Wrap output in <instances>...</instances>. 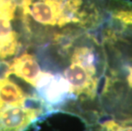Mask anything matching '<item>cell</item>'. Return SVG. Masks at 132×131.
Wrapping results in <instances>:
<instances>
[{
	"label": "cell",
	"instance_id": "1",
	"mask_svg": "<svg viewBox=\"0 0 132 131\" xmlns=\"http://www.w3.org/2000/svg\"><path fill=\"white\" fill-rule=\"evenodd\" d=\"M21 37L39 46L57 36L99 30L108 19V0H18Z\"/></svg>",
	"mask_w": 132,
	"mask_h": 131
},
{
	"label": "cell",
	"instance_id": "2",
	"mask_svg": "<svg viewBox=\"0 0 132 131\" xmlns=\"http://www.w3.org/2000/svg\"><path fill=\"white\" fill-rule=\"evenodd\" d=\"M100 37L105 66L98 98L99 115L132 119V27L108 18Z\"/></svg>",
	"mask_w": 132,
	"mask_h": 131
},
{
	"label": "cell",
	"instance_id": "3",
	"mask_svg": "<svg viewBox=\"0 0 132 131\" xmlns=\"http://www.w3.org/2000/svg\"><path fill=\"white\" fill-rule=\"evenodd\" d=\"M47 116V110L34 94L26 102L10 105L0 110V131H27Z\"/></svg>",
	"mask_w": 132,
	"mask_h": 131
},
{
	"label": "cell",
	"instance_id": "4",
	"mask_svg": "<svg viewBox=\"0 0 132 131\" xmlns=\"http://www.w3.org/2000/svg\"><path fill=\"white\" fill-rule=\"evenodd\" d=\"M41 71L40 62L33 53L24 52L10 60V76H15L32 87H34Z\"/></svg>",
	"mask_w": 132,
	"mask_h": 131
},
{
	"label": "cell",
	"instance_id": "5",
	"mask_svg": "<svg viewBox=\"0 0 132 131\" xmlns=\"http://www.w3.org/2000/svg\"><path fill=\"white\" fill-rule=\"evenodd\" d=\"M108 15L112 21L132 27V1L108 0Z\"/></svg>",
	"mask_w": 132,
	"mask_h": 131
},
{
	"label": "cell",
	"instance_id": "6",
	"mask_svg": "<svg viewBox=\"0 0 132 131\" xmlns=\"http://www.w3.org/2000/svg\"><path fill=\"white\" fill-rule=\"evenodd\" d=\"M108 118H109L102 119L96 117L85 122V131H132V119Z\"/></svg>",
	"mask_w": 132,
	"mask_h": 131
}]
</instances>
